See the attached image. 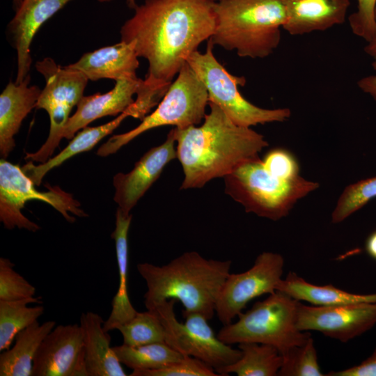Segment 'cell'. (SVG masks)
I'll list each match as a JSON object with an SVG mask.
<instances>
[{
  "instance_id": "6da1fadb",
  "label": "cell",
  "mask_w": 376,
  "mask_h": 376,
  "mask_svg": "<svg viewBox=\"0 0 376 376\" xmlns=\"http://www.w3.org/2000/svg\"><path fill=\"white\" fill-rule=\"evenodd\" d=\"M212 0H145L123 24L120 40L134 41L148 63L145 83L166 94L187 58L215 29Z\"/></svg>"
},
{
  "instance_id": "7a4b0ae2",
  "label": "cell",
  "mask_w": 376,
  "mask_h": 376,
  "mask_svg": "<svg viewBox=\"0 0 376 376\" xmlns=\"http://www.w3.org/2000/svg\"><path fill=\"white\" fill-rule=\"evenodd\" d=\"M208 106L202 125L173 127L177 159L185 175L182 189L202 188L214 178H224L259 158L268 146L261 134L236 125L217 104L209 102Z\"/></svg>"
},
{
  "instance_id": "3957f363",
  "label": "cell",
  "mask_w": 376,
  "mask_h": 376,
  "mask_svg": "<svg viewBox=\"0 0 376 376\" xmlns=\"http://www.w3.org/2000/svg\"><path fill=\"white\" fill-rule=\"evenodd\" d=\"M231 264V260L206 259L194 251L162 266L139 263L137 270L147 287L146 308L152 310L166 300L175 299L183 305L182 313H198L212 319Z\"/></svg>"
},
{
  "instance_id": "277c9868",
  "label": "cell",
  "mask_w": 376,
  "mask_h": 376,
  "mask_svg": "<svg viewBox=\"0 0 376 376\" xmlns=\"http://www.w3.org/2000/svg\"><path fill=\"white\" fill-rule=\"evenodd\" d=\"M214 8V45L251 58H266L279 47L286 21L281 0H221Z\"/></svg>"
},
{
  "instance_id": "5b68a950",
  "label": "cell",
  "mask_w": 376,
  "mask_h": 376,
  "mask_svg": "<svg viewBox=\"0 0 376 376\" xmlns=\"http://www.w3.org/2000/svg\"><path fill=\"white\" fill-rule=\"evenodd\" d=\"M224 179L226 194L246 212L273 221L286 217L299 199L319 187L300 175L291 180L276 177L260 158L242 164Z\"/></svg>"
},
{
  "instance_id": "8992f818",
  "label": "cell",
  "mask_w": 376,
  "mask_h": 376,
  "mask_svg": "<svg viewBox=\"0 0 376 376\" xmlns=\"http://www.w3.org/2000/svg\"><path fill=\"white\" fill-rule=\"evenodd\" d=\"M299 301L276 290L240 313L235 322L224 325L217 336L230 345L246 342L270 345L283 354L292 347L303 345L311 337L309 332L297 327Z\"/></svg>"
},
{
  "instance_id": "52a82bcc",
  "label": "cell",
  "mask_w": 376,
  "mask_h": 376,
  "mask_svg": "<svg viewBox=\"0 0 376 376\" xmlns=\"http://www.w3.org/2000/svg\"><path fill=\"white\" fill-rule=\"evenodd\" d=\"M208 103L204 84L187 62L157 108L135 128L110 137L100 146L97 155L107 157L113 154L139 135L153 128L171 125L184 129L197 125L204 119Z\"/></svg>"
},
{
  "instance_id": "ba28073f",
  "label": "cell",
  "mask_w": 376,
  "mask_h": 376,
  "mask_svg": "<svg viewBox=\"0 0 376 376\" xmlns=\"http://www.w3.org/2000/svg\"><path fill=\"white\" fill-rule=\"evenodd\" d=\"M213 46L210 38L204 53L197 50L187 60L204 84L210 102L217 104L234 123L242 127L283 122L290 117L288 108L264 109L246 100L238 89L245 84V78L229 73L214 56Z\"/></svg>"
},
{
  "instance_id": "9c48e42d",
  "label": "cell",
  "mask_w": 376,
  "mask_h": 376,
  "mask_svg": "<svg viewBox=\"0 0 376 376\" xmlns=\"http://www.w3.org/2000/svg\"><path fill=\"white\" fill-rule=\"evenodd\" d=\"M35 67L45 79L36 108L44 109L49 115L50 129L45 143L36 152L26 153V160L44 163L58 146L61 132L70 113L84 96L89 81L80 71L68 65L57 64L49 57L36 62Z\"/></svg>"
},
{
  "instance_id": "30bf717a",
  "label": "cell",
  "mask_w": 376,
  "mask_h": 376,
  "mask_svg": "<svg viewBox=\"0 0 376 376\" xmlns=\"http://www.w3.org/2000/svg\"><path fill=\"white\" fill-rule=\"evenodd\" d=\"M48 190L40 191L34 183L18 165L5 159L0 161V221L5 228H15L36 232L40 227L29 220L22 213L25 203L31 200L45 202L59 212L70 223L76 219L70 214L86 217L88 214L80 209V203L72 195L59 187H51Z\"/></svg>"
},
{
  "instance_id": "8fae6325",
  "label": "cell",
  "mask_w": 376,
  "mask_h": 376,
  "mask_svg": "<svg viewBox=\"0 0 376 376\" xmlns=\"http://www.w3.org/2000/svg\"><path fill=\"white\" fill-rule=\"evenodd\" d=\"M175 303V299H168L152 309L164 327L167 345L183 356L203 361L214 370L240 358V349H234L221 341L204 315L198 313H182L185 322H179L174 312Z\"/></svg>"
},
{
  "instance_id": "7c38bea8",
  "label": "cell",
  "mask_w": 376,
  "mask_h": 376,
  "mask_svg": "<svg viewBox=\"0 0 376 376\" xmlns=\"http://www.w3.org/2000/svg\"><path fill=\"white\" fill-rule=\"evenodd\" d=\"M284 259L276 253L258 255L253 266L241 273H230L219 295L215 313L224 325L228 324L252 299L276 290L282 279Z\"/></svg>"
},
{
  "instance_id": "4fadbf2b",
  "label": "cell",
  "mask_w": 376,
  "mask_h": 376,
  "mask_svg": "<svg viewBox=\"0 0 376 376\" xmlns=\"http://www.w3.org/2000/svg\"><path fill=\"white\" fill-rule=\"evenodd\" d=\"M375 324L376 302L335 306H306L298 303L297 327L302 331H317L345 343Z\"/></svg>"
},
{
  "instance_id": "5bb4252c",
  "label": "cell",
  "mask_w": 376,
  "mask_h": 376,
  "mask_svg": "<svg viewBox=\"0 0 376 376\" xmlns=\"http://www.w3.org/2000/svg\"><path fill=\"white\" fill-rule=\"evenodd\" d=\"M31 376H88L79 324H60L44 338Z\"/></svg>"
},
{
  "instance_id": "9a60e30c",
  "label": "cell",
  "mask_w": 376,
  "mask_h": 376,
  "mask_svg": "<svg viewBox=\"0 0 376 376\" xmlns=\"http://www.w3.org/2000/svg\"><path fill=\"white\" fill-rule=\"evenodd\" d=\"M175 143L174 128H172L165 141L147 151L130 172L118 173L113 176V200L125 214H130L167 164L177 158Z\"/></svg>"
},
{
  "instance_id": "2e32d148",
  "label": "cell",
  "mask_w": 376,
  "mask_h": 376,
  "mask_svg": "<svg viewBox=\"0 0 376 376\" xmlns=\"http://www.w3.org/2000/svg\"><path fill=\"white\" fill-rule=\"evenodd\" d=\"M72 0H22L8 31L17 51V70L15 82L19 84L29 75L32 60L31 45L40 27ZM109 2L112 0H97Z\"/></svg>"
},
{
  "instance_id": "e0dca14e",
  "label": "cell",
  "mask_w": 376,
  "mask_h": 376,
  "mask_svg": "<svg viewBox=\"0 0 376 376\" xmlns=\"http://www.w3.org/2000/svg\"><path fill=\"white\" fill-rule=\"evenodd\" d=\"M137 79H119L114 87L105 93H96L83 96L75 113L70 116L61 132V139H72L79 130L93 121L107 116L124 112L134 102L141 81Z\"/></svg>"
},
{
  "instance_id": "ac0fdd59",
  "label": "cell",
  "mask_w": 376,
  "mask_h": 376,
  "mask_svg": "<svg viewBox=\"0 0 376 376\" xmlns=\"http://www.w3.org/2000/svg\"><path fill=\"white\" fill-rule=\"evenodd\" d=\"M286 13L283 29L292 36L324 31L342 24L350 0H281Z\"/></svg>"
},
{
  "instance_id": "d6986e66",
  "label": "cell",
  "mask_w": 376,
  "mask_h": 376,
  "mask_svg": "<svg viewBox=\"0 0 376 376\" xmlns=\"http://www.w3.org/2000/svg\"><path fill=\"white\" fill-rule=\"evenodd\" d=\"M68 67L81 72L88 80L137 79L139 56L134 41L120 42L85 53Z\"/></svg>"
},
{
  "instance_id": "ffe728a7",
  "label": "cell",
  "mask_w": 376,
  "mask_h": 376,
  "mask_svg": "<svg viewBox=\"0 0 376 376\" xmlns=\"http://www.w3.org/2000/svg\"><path fill=\"white\" fill-rule=\"evenodd\" d=\"M29 75L22 82L10 81L0 95V154L3 159L8 157L15 146L14 136L22 123L36 108L40 89L29 86Z\"/></svg>"
},
{
  "instance_id": "44dd1931",
  "label": "cell",
  "mask_w": 376,
  "mask_h": 376,
  "mask_svg": "<svg viewBox=\"0 0 376 376\" xmlns=\"http://www.w3.org/2000/svg\"><path fill=\"white\" fill-rule=\"evenodd\" d=\"M104 322L99 314L91 311L82 313L79 318L88 376H126Z\"/></svg>"
},
{
  "instance_id": "7402d4cb",
  "label": "cell",
  "mask_w": 376,
  "mask_h": 376,
  "mask_svg": "<svg viewBox=\"0 0 376 376\" xmlns=\"http://www.w3.org/2000/svg\"><path fill=\"white\" fill-rule=\"evenodd\" d=\"M132 215L125 214L120 208L116 213L115 229L111 237L115 242L118 269V290L112 301V308L103 324L104 329L110 331L132 319L138 312L132 306L128 295V231Z\"/></svg>"
},
{
  "instance_id": "603a6c76",
  "label": "cell",
  "mask_w": 376,
  "mask_h": 376,
  "mask_svg": "<svg viewBox=\"0 0 376 376\" xmlns=\"http://www.w3.org/2000/svg\"><path fill=\"white\" fill-rule=\"evenodd\" d=\"M56 322L37 320L19 332L14 345L0 354L1 376H31L33 361L46 336L55 327Z\"/></svg>"
},
{
  "instance_id": "cb8c5ba5",
  "label": "cell",
  "mask_w": 376,
  "mask_h": 376,
  "mask_svg": "<svg viewBox=\"0 0 376 376\" xmlns=\"http://www.w3.org/2000/svg\"><path fill=\"white\" fill-rule=\"evenodd\" d=\"M128 116V113L125 111L114 120L105 124L96 127L87 126L81 129L58 155L39 165H35L33 161H29L21 167L22 170L36 186H39L47 172L60 166L69 158L79 153L91 150L104 137L116 130L123 120Z\"/></svg>"
},
{
  "instance_id": "d4e9b609",
  "label": "cell",
  "mask_w": 376,
  "mask_h": 376,
  "mask_svg": "<svg viewBox=\"0 0 376 376\" xmlns=\"http://www.w3.org/2000/svg\"><path fill=\"white\" fill-rule=\"evenodd\" d=\"M281 291L298 301L315 306H335L376 302V293L359 295L348 292L332 285H316L308 283L295 272H289L277 285Z\"/></svg>"
},
{
  "instance_id": "484cf974",
  "label": "cell",
  "mask_w": 376,
  "mask_h": 376,
  "mask_svg": "<svg viewBox=\"0 0 376 376\" xmlns=\"http://www.w3.org/2000/svg\"><path fill=\"white\" fill-rule=\"evenodd\" d=\"M241 357L235 362L215 369L220 376L235 373L238 376H276L283 357L275 347L263 343L246 342L238 344Z\"/></svg>"
},
{
  "instance_id": "4316f807",
  "label": "cell",
  "mask_w": 376,
  "mask_h": 376,
  "mask_svg": "<svg viewBox=\"0 0 376 376\" xmlns=\"http://www.w3.org/2000/svg\"><path fill=\"white\" fill-rule=\"evenodd\" d=\"M31 297L15 301L0 300V351L10 347L17 334L30 326L44 313L42 306H29L40 303Z\"/></svg>"
},
{
  "instance_id": "83f0119b",
  "label": "cell",
  "mask_w": 376,
  "mask_h": 376,
  "mask_svg": "<svg viewBox=\"0 0 376 376\" xmlns=\"http://www.w3.org/2000/svg\"><path fill=\"white\" fill-rule=\"evenodd\" d=\"M120 362L132 371L163 368L183 358V355L166 343H153L139 346L125 344L113 346Z\"/></svg>"
},
{
  "instance_id": "f1b7e54d",
  "label": "cell",
  "mask_w": 376,
  "mask_h": 376,
  "mask_svg": "<svg viewBox=\"0 0 376 376\" xmlns=\"http://www.w3.org/2000/svg\"><path fill=\"white\" fill-rule=\"evenodd\" d=\"M116 329L122 334L123 344L129 346L165 343L164 327L153 310L137 312L132 319L118 325Z\"/></svg>"
},
{
  "instance_id": "f546056e",
  "label": "cell",
  "mask_w": 376,
  "mask_h": 376,
  "mask_svg": "<svg viewBox=\"0 0 376 376\" xmlns=\"http://www.w3.org/2000/svg\"><path fill=\"white\" fill-rule=\"evenodd\" d=\"M281 376H324L320 368L317 351L311 336L301 345L292 347L281 354Z\"/></svg>"
},
{
  "instance_id": "4dcf8cb0",
  "label": "cell",
  "mask_w": 376,
  "mask_h": 376,
  "mask_svg": "<svg viewBox=\"0 0 376 376\" xmlns=\"http://www.w3.org/2000/svg\"><path fill=\"white\" fill-rule=\"evenodd\" d=\"M376 197V176L346 187L331 214L334 224L340 223Z\"/></svg>"
},
{
  "instance_id": "1f68e13d",
  "label": "cell",
  "mask_w": 376,
  "mask_h": 376,
  "mask_svg": "<svg viewBox=\"0 0 376 376\" xmlns=\"http://www.w3.org/2000/svg\"><path fill=\"white\" fill-rule=\"evenodd\" d=\"M10 259L0 258V300L15 301L33 297L36 289L14 269Z\"/></svg>"
},
{
  "instance_id": "d6a6232c",
  "label": "cell",
  "mask_w": 376,
  "mask_h": 376,
  "mask_svg": "<svg viewBox=\"0 0 376 376\" xmlns=\"http://www.w3.org/2000/svg\"><path fill=\"white\" fill-rule=\"evenodd\" d=\"M130 376H218L214 369L203 361L190 356L155 370L132 371Z\"/></svg>"
},
{
  "instance_id": "836d02e7",
  "label": "cell",
  "mask_w": 376,
  "mask_h": 376,
  "mask_svg": "<svg viewBox=\"0 0 376 376\" xmlns=\"http://www.w3.org/2000/svg\"><path fill=\"white\" fill-rule=\"evenodd\" d=\"M357 8L348 17V22L352 32L363 39L367 43L376 34L375 10L376 0H357Z\"/></svg>"
},
{
  "instance_id": "e575fe53",
  "label": "cell",
  "mask_w": 376,
  "mask_h": 376,
  "mask_svg": "<svg viewBox=\"0 0 376 376\" xmlns=\"http://www.w3.org/2000/svg\"><path fill=\"white\" fill-rule=\"evenodd\" d=\"M262 162L269 173L279 178L291 180L299 176V164L295 157L285 149L274 148L269 150Z\"/></svg>"
},
{
  "instance_id": "d590c367",
  "label": "cell",
  "mask_w": 376,
  "mask_h": 376,
  "mask_svg": "<svg viewBox=\"0 0 376 376\" xmlns=\"http://www.w3.org/2000/svg\"><path fill=\"white\" fill-rule=\"evenodd\" d=\"M327 376H376V347L372 354L361 363L339 371H331Z\"/></svg>"
},
{
  "instance_id": "8d00e7d4",
  "label": "cell",
  "mask_w": 376,
  "mask_h": 376,
  "mask_svg": "<svg viewBox=\"0 0 376 376\" xmlns=\"http://www.w3.org/2000/svg\"><path fill=\"white\" fill-rule=\"evenodd\" d=\"M372 66L376 71V58L373 59ZM358 87L364 93L370 95L376 100V75H369L357 81Z\"/></svg>"
},
{
  "instance_id": "74e56055",
  "label": "cell",
  "mask_w": 376,
  "mask_h": 376,
  "mask_svg": "<svg viewBox=\"0 0 376 376\" xmlns=\"http://www.w3.org/2000/svg\"><path fill=\"white\" fill-rule=\"evenodd\" d=\"M366 250L371 258L376 260V230L372 233L367 238Z\"/></svg>"
},
{
  "instance_id": "f35d334b",
  "label": "cell",
  "mask_w": 376,
  "mask_h": 376,
  "mask_svg": "<svg viewBox=\"0 0 376 376\" xmlns=\"http://www.w3.org/2000/svg\"><path fill=\"white\" fill-rule=\"evenodd\" d=\"M375 22L376 24V7L375 10ZM364 51L373 59L376 58V34L374 38L365 46Z\"/></svg>"
},
{
  "instance_id": "ab89813d",
  "label": "cell",
  "mask_w": 376,
  "mask_h": 376,
  "mask_svg": "<svg viewBox=\"0 0 376 376\" xmlns=\"http://www.w3.org/2000/svg\"><path fill=\"white\" fill-rule=\"evenodd\" d=\"M22 2V0H13V9L15 11L17 10Z\"/></svg>"
},
{
  "instance_id": "60d3db41",
  "label": "cell",
  "mask_w": 376,
  "mask_h": 376,
  "mask_svg": "<svg viewBox=\"0 0 376 376\" xmlns=\"http://www.w3.org/2000/svg\"><path fill=\"white\" fill-rule=\"evenodd\" d=\"M127 3L131 8H134L136 6V0H127Z\"/></svg>"
},
{
  "instance_id": "b9f144b4",
  "label": "cell",
  "mask_w": 376,
  "mask_h": 376,
  "mask_svg": "<svg viewBox=\"0 0 376 376\" xmlns=\"http://www.w3.org/2000/svg\"><path fill=\"white\" fill-rule=\"evenodd\" d=\"M214 1H221V0H212Z\"/></svg>"
}]
</instances>
